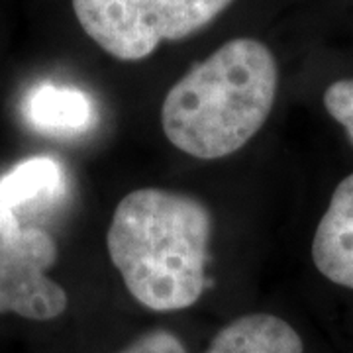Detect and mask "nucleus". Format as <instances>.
Instances as JSON below:
<instances>
[{
    "instance_id": "obj_1",
    "label": "nucleus",
    "mask_w": 353,
    "mask_h": 353,
    "mask_svg": "<svg viewBox=\"0 0 353 353\" xmlns=\"http://www.w3.org/2000/svg\"><path fill=\"white\" fill-rule=\"evenodd\" d=\"M212 214L206 204L175 190H132L106 232L110 261L130 294L155 312H176L206 289Z\"/></svg>"
},
{
    "instance_id": "obj_2",
    "label": "nucleus",
    "mask_w": 353,
    "mask_h": 353,
    "mask_svg": "<svg viewBox=\"0 0 353 353\" xmlns=\"http://www.w3.org/2000/svg\"><path fill=\"white\" fill-rule=\"evenodd\" d=\"M277 87L273 51L259 39H230L169 88L161 108L165 138L196 159L240 152L267 122Z\"/></svg>"
},
{
    "instance_id": "obj_3",
    "label": "nucleus",
    "mask_w": 353,
    "mask_h": 353,
    "mask_svg": "<svg viewBox=\"0 0 353 353\" xmlns=\"http://www.w3.org/2000/svg\"><path fill=\"white\" fill-rule=\"evenodd\" d=\"M234 0H73L81 28L120 61H143L163 41L204 30Z\"/></svg>"
},
{
    "instance_id": "obj_4",
    "label": "nucleus",
    "mask_w": 353,
    "mask_h": 353,
    "mask_svg": "<svg viewBox=\"0 0 353 353\" xmlns=\"http://www.w3.org/2000/svg\"><path fill=\"white\" fill-rule=\"evenodd\" d=\"M57 243L46 230L22 228L0 255V314L48 322L67 310V292L46 273L57 261Z\"/></svg>"
},
{
    "instance_id": "obj_5",
    "label": "nucleus",
    "mask_w": 353,
    "mask_h": 353,
    "mask_svg": "<svg viewBox=\"0 0 353 353\" xmlns=\"http://www.w3.org/2000/svg\"><path fill=\"white\" fill-rule=\"evenodd\" d=\"M316 269L345 289H353V173L336 187L312 238Z\"/></svg>"
},
{
    "instance_id": "obj_6",
    "label": "nucleus",
    "mask_w": 353,
    "mask_h": 353,
    "mask_svg": "<svg viewBox=\"0 0 353 353\" xmlns=\"http://www.w3.org/2000/svg\"><path fill=\"white\" fill-rule=\"evenodd\" d=\"M26 118L43 134L73 138L92 128L97 108L79 88L41 85L26 101Z\"/></svg>"
},
{
    "instance_id": "obj_7",
    "label": "nucleus",
    "mask_w": 353,
    "mask_h": 353,
    "mask_svg": "<svg viewBox=\"0 0 353 353\" xmlns=\"http://www.w3.org/2000/svg\"><path fill=\"white\" fill-rule=\"evenodd\" d=\"M204 353H304V345L289 322L257 312L224 326Z\"/></svg>"
},
{
    "instance_id": "obj_8",
    "label": "nucleus",
    "mask_w": 353,
    "mask_h": 353,
    "mask_svg": "<svg viewBox=\"0 0 353 353\" xmlns=\"http://www.w3.org/2000/svg\"><path fill=\"white\" fill-rule=\"evenodd\" d=\"M63 190V167L46 155L30 157L0 176V202L10 210L55 202Z\"/></svg>"
},
{
    "instance_id": "obj_9",
    "label": "nucleus",
    "mask_w": 353,
    "mask_h": 353,
    "mask_svg": "<svg viewBox=\"0 0 353 353\" xmlns=\"http://www.w3.org/2000/svg\"><path fill=\"white\" fill-rule=\"evenodd\" d=\"M324 106L353 141V79L332 83L324 92Z\"/></svg>"
},
{
    "instance_id": "obj_10",
    "label": "nucleus",
    "mask_w": 353,
    "mask_h": 353,
    "mask_svg": "<svg viewBox=\"0 0 353 353\" xmlns=\"http://www.w3.org/2000/svg\"><path fill=\"white\" fill-rule=\"evenodd\" d=\"M118 353H187L183 341L167 330H152Z\"/></svg>"
},
{
    "instance_id": "obj_11",
    "label": "nucleus",
    "mask_w": 353,
    "mask_h": 353,
    "mask_svg": "<svg viewBox=\"0 0 353 353\" xmlns=\"http://www.w3.org/2000/svg\"><path fill=\"white\" fill-rule=\"evenodd\" d=\"M20 232H22V226L14 214V210L0 202V255L12 245L16 238L20 236Z\"/></svg>"
}]
</instances>
